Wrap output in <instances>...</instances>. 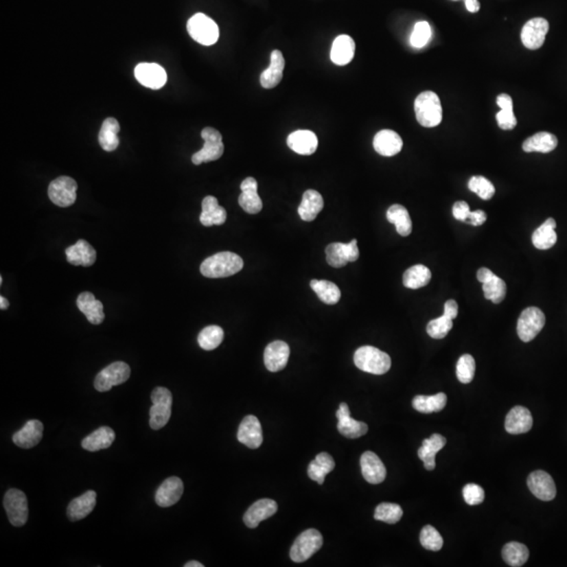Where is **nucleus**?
<instances>
[{"mask_svg": "<svg viewBox=\"0 0 567 567\" xmlns=\"http://www.w3.org/2000/svg\"><path fill=\"white\" fill-rule=\"evenodd\" d=\"M244 262L240 255L230 251L216 253L201 264L202 275L209 279H221L237 275L243 269Z\"/></svg>", "mask_w": 567, "mask_h": 567, "instance_id": "nucleus-1", "label": "nucleus"}, {"mask_svg": "<svg viewBox=\"0 0 567 567\" xmlns=\"http://www.w3.org/2000/svg\"><path fill=\"white\" fill-rule=\"evenodd\" d=\"M416 119L424 128H436L442 120V106L439 97L431 91L418 95L414 103Z\"/></svg>", "mask_w": 567, "mask_h": 567, "instance_id": "nucleus-2", "label": "nucleus"}, {"mask_svg": "<svg viewBox=\"0 0 567 567\" xmlns=\"http://www.w3.org/2000/svg\"><path fill=\"white\" fill-rule=\"evenodd\" d=\"M354 364L367 373L382 375L391 368V358L375 347L364 346L356 351Z\"/></svg>", "mask_w": 567, "mask_h": 567, "instance_id": "nucleus-3", "label": "nucleus"}, {"mask_svg": "<svg viewBox=\"0 0 567 567\" xmlns=\"http://www.w3.org/2000/svg\"><path fill=\"white\" fill-rule=\"evenodd\" d=\"M152 406L150 410V426L152 430L165 427L172 416V395L170 390L158 386L152 393Z\"/></svg>", "mask_w": 567, "mask_h": 567, "instance_id": "nucleus-4", "label": "nucleus"}, {"mask_svg": "<svg viewBox=\"0 0 567 567\" xmlns=\"http://www.w3.org/2000/svg\"><path fill=\"white\" fill-rule=\"evenodd\" d=\"M187 31L194 41L206 47L215 45L220 36L217 23L202 13L196 14L188 21Z\"/></svg>", "mask_w": 567, "mask_h": 567, "instance_id": "nucleus-5", "label": "nucleus"}, {"mask_svg": "<svg viewBox=\"0 0 567 567\" xmlns=\"http://www.w3.org/2000/svg\"><path fill=\"white\" fill-rule=\"evenodd\" d=\"M323 546V536L320 531L309 529L297 537L290 549L291 560L297 563L310 559Z\"/></svg>", "mask_w": 567, "mask_h": 567, "instance_id": "nucleus-6", "label": "nucleus"}, {"mask_svg": "<svg viewBox=\"0 0 567 567\" xmlns=\"http://www.w3.org/2000/svg\"><path fill=\"white\" fill-rule=\"evenodd\" d=\"M204 140V146L201 150L192 154V161L194 165L205 162L219 160L224 154V144L222 135L219 130L212 128H205L201 132Z\"/></svg>", "mask_w": 567, "mask_h": 567, "instance_id": "nucleus-7", "label": "nucleus"}, {"mask_svg": "<svg viewBox=\"0 0 567 567\" xmlns=\"http://www.w3.org/2000/svg\"><path fill=\"white\" fill-rule=\"evenodd\" d=\"M3 507L12 525L21 527L27 523L29 518V505L27 496L23 491L17 489H9L3 499Z\"/></svg>", "mask_w": 567, "mask_h": 567, "instance_id": "nucleus-8", "label": "nucleus"}, {"mask_svg": "<svg viewBox=\"0 0 567 567\" xmlns=\"http://www.w3.org/2000/svg\"><path fill=\"white\" fill-rule=\"evenodd\" d=\"M130 376V368L126 362H113L97 374L95 389L99 392L110 391L113 386L126 382Z\"/></svg>", "mask_w": 567, "mask_h": 567, "instance_id": "nucleus-9", "label": "nucleus"}, {"mask_svg": "<svg viewBox=\"0 0 567 567\" xmlns=\"http://www.w3.org/2000/svg\"><path fill=\"white\" fill-rule=\"evenodd\" d=\"M545 321L544 313L537 307L524 309L517 324V332L520 340L524 343L534 340L544 327Z\"/></svg>", "mask_w": 567, "mask_h": 567, "instance_id": "nucleus-10", "label": "nucleus"}, {"mask_svg": "<svg viewBox=\"0 0 567 567\" xmlns=\"http://www.w3.org/2000/svg\"><path fill=\"white\" fill-rule=\"evenodd\" d=\"M76 181L69 176H62L51 181L49 186V200L59 207H69L75 203L77 199Z\"/></svg>", "mask_w": 567, "mask_h": 567, "instance_id": "nucleus-11", "label": "nucleus"}, {"mask_svg": "<svg viewBox=\"0 0 567 567\" xmlns=\"http://www.w3.org/2000/svg\"><path fill=\"white\" fill-rule=\"evenodd\" d=\"M358 257L360 251L356 239L352 240L350 243H332L327 246V263L334 268H342L349 262L358 261Z\"/></svg>", "mask_w": 567, "mask_h": 567, "instance_id": "nucleus-12", "label": "nucleus"}, {"mask_svg": "<svg viewBox=\"0 0 567 567\" xmlns=\"http://www.w3.org/2000/svg\"><path fill=\"white\" fill-rule=\"evenodd\" d=\"M135 77L144 86L159 90L167 80L165 69L157 63H139L135 69Z\"/></svg>", "mask_w": 567, "mask_h": 567, "instance_id": "nucleus-13", "label": "nucleus"}, {"mask_svg": "<svg viewBox=\"0 0 567 567\" xmlns=\"http://www.w3.org/2000/svg\"><path fill=\"white\" fill-rule=\"evenodd\" d=\"M548 21L544 19H533L527 21L521 31V41L529 49H538L542 47L548 32Z\"/></svg>", "mask_w": 567, "mask_h": 567, "instance_id": "nucleus-14", "label": "nucleus"}, {"mask_svg": "<svg viewBox=\"0 0 567 567\" xmlns=\"http://www.w3.org/2000/svg\"><path fill=\"white\" fill-rule=\"evenodd\" d=\"M529 491L542 501H551L556 497L557 489L552 476L544 471H535L527 478Z\"/></svg>", "mask_w": 567, "mask_h": 567, "instance_id": "nucleus-15", "label": "nucleus"}, {"mask_svg": "<svg viewBox=\"0 0 567 567\" xmlns=\"http://www.w3.org/2000/svg\"><path fill=\"white\" fill-rule=\"evenodd\" d=\"M238 440L249 449H259L263 443V431L259 420L248 415L242 420L238 431Z\"/></svg>", "mask_w": 567, "mask_h": 567, "instance_id": "nucleus-16", "label": "nucleus"}, {"mask_svg": "<svg viewBox=\"0 0 567 567\" xmlns=\"http://www.w3.org/2000/svg\"><path fill=\"white\" fill-rule=\"evenodd\" d=\"M336 417L338 419V432L345 437L356 439L362 437L368 432V424L353 419L348 404L345 402L340 404V408L336 411Z\"/></svg>", "mask_w": 567, "mask_h": 567, "instance_id": "nucleus-17", "label": "nucleus"}, {"mask_svg": "<svg viewBox=\"0 0 567 567\" xmlns=\"http://www.w3.org/2000/svg\"><path fill=\"white\" fill-rule=\"evenodd\" d=\"M290 348L281 340H275L266 347L264 352V362L270 372H279L286 368L288 364Z\"/></svg>", "mask_w": 567, "mask_h": 567, "instance_id": "nucleus-18", "label": "nucleus"}, {"mask_svg": "<svg viewBox=\"0 0 567 567\" xmlns=\"http://www.w3.org/2000/svg\"><path fill=\"white\" fill-rule=\"evenodd\" d=\"M183 491V481L178 477H170L159 487L154 500L159 507H170L181 499Z\"/></svg>", "mask_w": 567, "mask_h": 567, "instance_id": "nucleus-19", "label": "nucleus"}, {"mask_svg": "<svg viewBox=\"0 0 567 567\" xmlns=\"http://www.w3.org/2000/svg\"><path fill=\"white\" fill-rule=\"evenodd\" d=\"M362 476L371 485H378L386 479V470L380 458L373 452H364L360 457Z\"/></svg>", "mask_w": 567, "mask_h": 567, "instance_id": "nucleus-20", "label": "nucleus"}, {"mask_svg": "<svg viewBox=\"0 0 567 567\" xmlns=\"http://www.w3.org/2000/svg\"><path fill=\"white\" fill-rule=\"evenodd\" d=\"M277 511V505L271 499H261L253 503L244 515L243 520L246 526L255 529L262 521L270 518Z\"/></svg>", "mask_w": 567, "mask_h": 567, "instance_id": "nucleus-21", "label": "nucleus"}, {"mask_svg": "<svg viewBox=\"0 0 567 567\" xmlns=\"http://www.w3.org/2000/svg\"><path fill=\"white\" fill-rule=\"evenodd\" d=\"M242 194H240L239 204L247 213L257 215L263 208V202L257 194V182L253 176H248L242 182Z\"/></svg>", "mask_w": 567, "mask_h": 567, "instance_id": "nucleus-22", "label": "nucleus"}, {"mask_svg": "<svg viewBox=\"0 0 567 567\" xmlns=\"http://www.w3.org/2000/svg\"><path fill=\"white\" fill-rule=\"evenodd\" d=\"M287 146L297 154L310 156L316 152L319 139L311 130H295L287 138Z\"/></svg>", "mask_w": 567, "mask_h": 567, "instance_id": "nucleus-23", "label": "nucleus"}, {"mask_svg": "<svg viewBox=\"0 0 567 567\" xmlns=\"http://www.w3.org/2000/svg\"><path fill=\"white\" fill-rule=\"evenodd\" d=\"M43 435V424L39 420H29L23 429L13 435V442L21 449H32L38 445Z\"/></svg>", "mask_w": 567, "mask_h": 567, "instance_id": "nucleus-24", "label": "nucleus"}, {"mask_svg": "<svg viewBox=\"0 0 567 567\" xmlns=\"http://www.w3.org/2000/svg\"><path fill=\"white\" fill-rule=\"evenodd\" d=\"M531 427H533V416L529 410L524 406H515L509 412L505 418V430L507 433L513 434V435L527 433L531 431Z\"/></svg>", "mask_w": 567, "mask_h": 567, "instance_id": "nucleus-25", "label": "nucleus"}, {"mask_svg": "<svg viewBox=\"0 0 567 567\" xmlns=\"http://www.w3.org/2000/svg\"><path fill=\"white\" fill-rule=\"evenodd\" d=\"M402 139L394 130H382L374 137V150L384 157L395 156L402 150Z\"/></svg>", "mask_w": 567, "mask_h": 567, "instance_id": "nucleus-26", "label": "nucleus"}, {"mask_svg": "<svg viewBox=\"0 0 567 567\" xmlns=\"http://www.w3.org/2000/svg\"><path fill=\"white\" fill-rule=\"evenodd\" d=\"M65 255L69 264L83 267H90L97 259L96 251L84 240H79L75 245L67 247Z\"/></svg>", "mask_w": 567, "mask_h": 567, "instance_id": "nucleus-27", "label": "nucleus"}, {"mask_svg": "<svg viewBox=\"0 0 567 567\" xmlns=\"http://www.w3.org/2000/svg\"><path fill=\"white\" fill-rule=\"evenodd\" d=\"M96 491H87L71 501L67 507V517L69 520L79 521L89 516L96 507Z\"/></svg>", "mask_w": 567, "mask_h": 567, "instance_id": "nucleus-28", "label": "nucleus"}, {"mask_svg": "<svg viewBox=\"0 0 567 567\" xmlns=\"http://www.w3.org/2000/svg\"><path fill=\"white\" fill-rule=\"evenodd\" d=\"M77 306L91 324L100 325L104 321L103 304L92 292L81 293L77 299Z\"/></svg>", "mask_w": 567, "mask_h": 567, "instance_id": "nucleus-29", "label": "nucleus"}, {"mask_svg": "<svg viewBox=\"0 0 567 567\" xmlns=\"http://www.w3.org/2000/svg\"><path fill=\"white\" fill-rule=\"evenodd\" d=\"M284 69H285V59H284L281 51L275 49L271 53L270 65L268 69L262 73L259 77L262 86L267 90L277 86L283 79Z\"/></svg>", "mask_w": 567, "mask_h": 567, "instance_id": "nucleus-30", "label": "nucleus"}, {"mask_svg": "<svg viewBox=\"0 0 567 567\" xmlns=\"http://www.w3.org/2000/svg\"><path fill=\"white\" fill-rule=\"evenodd\" d=\"M227 219V213L224 207L219 205L217 198L207 196L202 202V212L200 222L202 225L210 227L213 225H222Z\"/></svg>", "mask_w": 567, "mask_h": 567, "instance_id": "nucleus-31", "label": "nucleus"}, {"mask_svg": "<svg viewBox=\"0 0 567 567\" xmlns=\"http://www.w3.org/2000/svg\"><path fill=\"white\" fill-rule=\"evenodd\" d=\"M324 208V199L316 190L308 189L303 194V200L299 206V217L303 221L312 222Z\"/></svg>", "mask_w": 567, "mask_h": 567, "instance_id": "nucleus-32", "label": "nucleus"}, {"mask_svg": "<svg viewBox=\"0 0 567 567\" xmlns=\"http://www.w3.org/2000/svg\"><path fill=\"white\" fill-rule=\"evenodd\" d=\"M447 440L440 434H433L431 437L424 439L422 445L418 450V457L424 461V467L428 471H433L436 467L435 456L442 448L445 447Z\"/></svg>", "mask_w": 567, "mask_h": 567, "instance_id": "nucleus-33", "label": "nucleus"}, {"mask_svg": "<svg viewBox=\"0 0 567 567\" xmlns=\"http://www.w3.org/2000/svg\"><path fill=\"white\" fill-rule=\"evenodd\" d=\"M356 53V43L348 35H340L333 41L331 60L336 65H346L352 61Z\"/></svg>", "mask_w": 567, "mask_h": 567, "instance_id": "nucleus-34", "label": "nucleus"}, {"mask_svg": "<svg viewBox=\"0 0 567 567\" xmlns=\"http://www.w3.org/2000/svg\"><path fill=\"white\" fill-rule=\"evenodd\" d=\"M115 432L108 427H101L86 436L81 442L82 448L89 452H97L108 449L115 441Z\"/></svg>", "mask_w": 567, "mask_h": 567, "instance_id": "nucleus-35", "label": "nucleus"}, {"mask_svg": "<svg viewBox=\"0 0 567 567\" xmlns=\"http://www.w3.org/2000/svg\"><path fill=\"white\" fill-rule=\"evenodd\" d=\"M558 146V139L555 135L547 132H540L529 137L523 142L522 148L525 152H553Z\"/></svg>", "mask_w": 567, "mask_h": 567, "instance_id": "nucleus-36", "label": "nucleus"}, {"mask_svg": "<svg viewBox=\"0 0 567 567\" xmlns=\"http://www.w3.org/2000/svg\"><path fill=\"white\" fill-rule=\"evenodd\" d=\"M120 132V126L117 119L108 118L103 121L99 132L98 140L101 148L105 152H114L120 143L118 134Z\"/></svg>", "mask_w": 567, "mask_h": 567, "instance_id": "nucleus-37", "label": "nucleus"}, {"mask_svg": "<svg viewBox=\"0 0 567 567\" xmlns=\"http://www.w3.org/2000/svg\"><path fill=\"white\" fill-rule=\"evenodd\" d=\"M556 226V221L553 218H549L538 229L535 230L531 241L537 249L547 251L556 244L557 233L555 231Z\"/></svg>", "mask_w": 567, "mask_h": 567, "instance_id": "nucleus-38", "label": "nucleus"}, {"mask_svg": "<svg viewBox=\"0 0 567 567\" xmlns=\"http://www.w3.org/2000/svg\"><path fill=\"white\" fill-rule=\"evenodd\" d=\"M386 219L390 223L394 224L398 235L402 237H408L412 233V220L409 211L404 206L395 204L389 208L386 211Z\"/></svg>", "mask_w": 567, "mask_h": 567, "instance_id": "nucleus-39", "label": "nucleus"}, {"mask_svg": "<svg viewBox=\"0 0 567 567\" xmlns=\"http://www.w3.org/2000/svg\"><path fill=\"white\" fill-rule=\"evenodd\" d=\"M497 105L501 108L500 112L496 115L501 130H509L516 128L517 119L513 115V99L507 94H501L497 97Z\"/></svg>", "mask_w": 567, "mask_h": 567, "instance_id": "nucleus-40", "label": "nucleus"}, {"mask_svg": "<svg viewBox=\"0 0 567 567\" xmlns=\"http://www.w3.org/2000/svg\"><path fill=\"white\" fill-rule=\"evenodd\" d=\"M310 287L319 299L327 305L338 304L342 297L340 288L334 283L325 279H312Z\"/></svg>", "mask_w": 567, "mask_h": 567, "instance_id": "nucleus-41", "label": "nucleus"}, {"mask_svg": "<svg viewBox=\"0 0 567 567\" xmlns=\"http://www.w3.org/2000/svg\"><path fill=\"white\" fill-rule=\"evenodd\" d=\"M432 273L430 269L424 265H415L410 267L404 273L402 281L404 287L409 289H419L427 286L431 281Z\"/></svg>", "mask_w": 567, "mask_h": 567, "instance_id": "nucleus-42", "label": "nucleus"}, {"mask_svg": "<svg viewBox=\"0 0 567 567\" xmlns=\"http://www.w3.org/2000/svg\"><path fill=\"white\" fill-rule=\"evenodd\" d=\"M414 409L420 413L430 414L434 412H440L445 409L447 404V395L445 393H438L436 395L424 396L417 395L414 397Z\"/></svg>", "mask_w": 567, "mask_h": 567, "instance_id": "nucleus-43", "label": "nucleus"}, {"mask_svg": "<svg viewBox=\"0 0 567 567\" xmlns=\"http://www.w3.org/2000/svg\"><path fill=\"white\" fill-rule=\"evenodd\" d=\"M529 548L522 543L509 542L502 548V558L509 566L519 567L529 560Z\"/></svg>", "mask_w": 567, "mask_h": 567, "instance_id": "nucleus-44", "label": "nucleus"}, {"mask_svg": "<svg viewBox=\"0 0 567 567\" xmlns=\"http://www.w3.org/2000/svg\"><path fill=\"white\" fill-rule=\"evenodd\" d=\"M224 340V331L219 326H208L200 332L198 343L204 350L211 351L221 345Z\"/></svg>", "mask_w": 567, "mask_h": 567, "instance_id": "nucleus-45", "label": "nucleus"}, {"mask_svg": "<svg viewBox=\"0 0 567 567\" xmlns=\"http://www.w3.org/2000/svg\"><path fill=\"white\" fill-rule=\"evenodd\" d=\"M483 294L494 304H500L507 294V284L500 277H495L483 285Z\"/></svg>", "mask_w": 567, "mask_h": 567, "instance_id": "nucleus-46", "label": "nucleus"}, {"mask_svg": "<svg viewBox=\"0 0 567 567\" xmlns=\"http://www.w3.org/2000/svg\"><path fill=\"white\" fill-rule=\"evenodd\" d=\"M402 515H404V511H402L400 505H396V503L384 502L380 503L376 507L374 518L376 520L382 521V522L394 524L402 518Z\"/></svg>", "mask_w": 567, "mask_h": 567, "instance_id": "nucleus-47", "label": "nucleus"}, {"mask_svg": "<svg viewBox=\"0 0 567 567\" xmlns=\"http://www.w3.org/2000/svg\"><path fill=\"white\" fill-rule=\"evenodd\" d=\"M467 186L471 192H475L483 200H491L496 192L493 183L483 176H472Z\"/></svg>", "mask_w": 567, "mask_h": 567, "instance_id": "nucleus-48", "label": "nucleus"}, {"mask_svg": "<svg viewBox=\"0 0 567 567\" xmlns=\"http://www.w3.org/2000/svg\"><path fill=\"white\" fill-rule=\"evenodd\" d=\"M420 543L424 548L438 552L443 545V539L435 527L426 525L420 533Z\"/></svg>", "mask_w": 567, "mask_h": 567, "instance_id": "nucleus-49", "label": "nucleus"}, {"mask_svg": "<svg viewBox=\"0 0 567 567\" xmlns=\"http://www.w3.org/2000/svg\"><path fill=\"white\" fill-rule=\"evenodd\" d=\"M476 364L473 356L465 354L458 360L456 374L463 384H470L475 376Z\"/></svg>", "mask_w": 567, "mask_h": 567, "instance_id": "nucleus-50", "label": "nucleus"}, {"mask_svg": "<svg viewBox=\"0 0 567 567\" xmlns=\"http://www.w3.org/2000/svg\"><path fill=\"white\" fill-rule=\"evenodd\" d=\"M452 328H453V320L443 314L428 324L427 332L432 338L441 340L447 336Z\"/></svg>", "mask_w": 567, "mask_h": 567, "instance_id": "nucleus-51", "label": "nucleus"}, {"mask_svg": "<svg viewBox=\"0 0 567 567\" xmlns=\"http://www.w3.org/2000/svg\"><path fill=\"white\" fill-rule=\"evenodd\" d=\"M432 31L428 21H418L414 27L413 33H412L410 43L412 47L416 49L424 47L427 45L431 39Z\"/></svg>", "mask_w": 567, "mask_h": 567, "instance_id": "nucleus-52", "label": "nucleus"}, {"mask_svg": "<svg viewBox=\"0 0 567 567\" xmlns=\"http://www.w3.org/2000/svg\"><path fill=\"white\" fill-rule=\"evenodd\" d=\"M463 498L465 502L470 505H481L485 500V491L481 485L475 483H469L463 487Z\"/></svg>", "mask_w": 567, "mask_h": 567, "instance_id": "nucleus-53", "label": "nucleus"}, {"mask_svg": "<svg viewBox=\"0 0 567 567\" xmlns=\"http://www.w3.org/2000/svg\"><path fill=\"white\" fill-rule=\"evenodd\" d=\"M328 474V472L322 465H319L315 459L311 461L310 465H309L308 476L311 481H316L319 485H323L325 483V478Z\"/></svg>", "mask_w": 567, "mask_h": 567, "instance_id": "nucleus-54", "label": "nucleus"}, {"mask_svg": "<svg viewBox=\"0 0 567 567\" xmlns=\"http://www.w3.org/2000/svg\"><path fill=\"white\" fill-rule=\"evenodd\" d=\"M471 213L469 204L465 201H458L453 206V216L458 221H467V217Z\"/></svg>", "mask_w": 567, "mask_h": 567, "instance_id": "nucleus-55", "label": "nucleus"}, {"mask_svg": "<svg viewBox=\"0 0 567 567\" xmlns=\"http://www.w3.org/2000/svg\"><path fill=\"white\" fill-rule=\"evenodd\" d=\"M315 461H316L319 465H322V467H324L328 473H330V472H332L333 470H334V459L331 457L330 454L323 452V453L319 454V455L315 457Z\"/></svg>", "mask_w": 567, "mask_h": 567, "instance_id": "nucleus-56", "label": "nucleus"}, {"mask_svg": "<svg viewBox=\"0 0 567 567\" xmlns=\"http://www.w3.org/2000/svg\"><path fill=\"white\" fill-rule=\"evenodd\" d=\"M487 213L483 210H476V211H471L465 223L471 224L473 226H481L487 221Z\"/></svg>", "mask_w": 567, "mask_h": 567, "instance_id": "nucleus-57", "label": "nucleus"}, {"mask_svg": "<svg viewBox=\"0 0 567 567\" xmlns=\"http://www.w3.org/2000/svg\"><path fill=\"white\" fill-rule=\"evenodd\" d=\"M443 314L449 317L451 320L456 319L458 315V305L454 299H449L445 304V309H443Z\"/></svg>", "mask_w": 567, "mask_h": 567, "instance_id": "nucleus-58", "label": "nucleus"}, {"mask_svg": "<svg viewBox=\"0 0 567 567\" xmlns=\"http://www.w3.org/2000/svg\"><path fill=\"white\" fill-rule=\"evenodd\" d=\"M494 277H495V275H494L489 269L485 268V267H483V268L477 271V279L481 283H487V281H491Z\"/></svg>", "mask_w": 567, "mask_h": 567, "instance_id": "nucleus-59", "label": "nucleus"}, {"mask_svg": "<svg viewBox=\"0 0 567 567\" xmlns=\"http://www.w3.org/2000/svg\"><path fill=\"white\" fill-rule=\"evenodd\" d=\"M465 8L471 13H476L481 10V3L478 0H465Z\"/></svg>", "mask_w": 567, "mask_h": 567, "instance_id": "nucleus-60", "label": "nucleus"}, {"mask_svg": "<svg viewBox=\"0 0 567 567\" xmlns=\"http://www.w3.org/2000/svg\"><path fill=\"white\" fill-rule=\"evenodd\" d=\"M9 306V301H8L5 297H0V309H1V310H7Z\"/></svg>", "mask_w": 567, "mask_h": 567, "instance_id": "nucleus-61", "label": "nucleus"}, {"mask_svg": "<svg viewBox=\"0 0 567 567\" xmlns=\"http://www.w3.org/2000/svg\"><path fill=\"white\" fill-rule=\"evenodd\" d=\"M204 565L201 564V563L198 562V561H189V562L186 563L184 565V567H203Z\"/></svg>", "mask_w": 567, "mask_h": 567, "instance_id": "nucleus-62", "label": "nucleus"}]
</instances>
